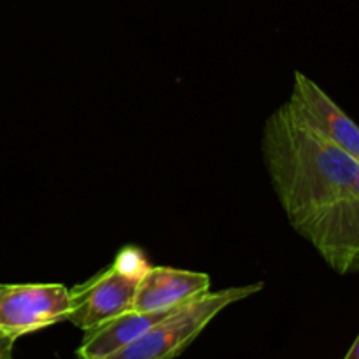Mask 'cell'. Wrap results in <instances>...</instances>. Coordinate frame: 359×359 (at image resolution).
Masks as SVG:
<instances>
[{
	"mask_svg": "<svg viewBox=\"0 0 359 359\" xmlns=\"http://www.w3.org/2000/svg\"><path fill=\"white\" fill-rule=\"evenodd\" d=\"M4 359H14V358H13V353H11V354H7V356L4 358Z\"/></svg>",
	"mask_w": 359,
	"mask_h": 359,
	"instance_id": "cell-11",
	"label": "cell"
},
{
	"mask_svg": "<svg viewBox=\"0 0 359 359\" xmlns=\"http://www.w3.org/2000/svg\"><path fill=\"white\" fill-rule=\"evenodd\" d=\"M179 309V307H177ZM175 311V309H174ZM139 312L128 311L125 314L105 321L97 328L84 332V339L76 351L77 359H104L139 339L144 332L167 318L170 312Z\"/></svg>",
	"mask_w": 359,
	"mask_h": 359,
	"instance_id": "cell-7",
	"label": "cell"
},
{
	"mask_svg": "<svg viewBox=\"0 0 359 359\" xmlns=\"http://www.w3.org/2000/svg\"><path fill=\"white\" fill-rule=\"evenodd\" d=\"M210 290V277L202 272L149 266L139 279L133 300V311H174Z\"/></svg>",
	"mask_w": 359,
	"mask_h": 359,
	"instance_id": "cell-6",
	"label": "cell"
},
{
	"mask_svg": "<svg viewBox=\"0 0 359 359\" xmlns=\"http://www.w3.org/2000/svg\"><path fill=\"white\" fill-rule=\"evenodd\" d=\"M344 359H359V339H356L353 342V346H351L349 353L346 354V358Z\"/></svg>",
	"mask_w": 359,
	"mask_h": 359,
	"instance_id": "cell-10",
	"label": "cell"
},
{
	"mask_svg": "<svg viewBox=\"0 0 359 359\" xmlns=\"http://www.w3.org/2000/svg\"><path fill=\"white\" fill-rule=\"evenodd\" d=\"M284 107L305 128L359 158L356 123L318 83L300 70L294 72L293 90Z\"/></svg>",
	"mask_w": 359,
	"mask_h": 359,
	"instance_id": "cell-4",
	"label": "cell"
},
{
	"mask_svg": "<svg viewBox=\"0 0 359 359\" xmlns=\"http://www.w3.org/2000/svg\"><path fill=\"white\" fill-rule=\"evenodd\" d=\"M263 283L207 291L151 326L139 339L104 359H174L184 353L219 312L259 293Z\"/></svg>",
	"mask_w": 359,
	"mask_h": 359,
	"instance_id": "cell-2",
	"label": "cell"
},
{
	"mask_svg": "<svg viewBox=\"0 0 359 359\" xmlns=\"http://www.w3.org/2000/svg\"><path fill=\"white\" fill-rule=\"evenodd\" d=\"M149 266L151 265L147 262L146 255L142 252V249L135 248V245H125V248L119 249L114 258V263H112V269L116 272L137 280L149 270Z\"/></svg>",
	"mask_w": 359,
	"mask_h": 359,
	"instance_id": "cell-8",
	"label": "cell"
},
{
	"mask_svg": "<svg viewBox=\"0 0 359 359\" xmlns=\"http://www.w3.org/2000/svg\"><path fill=\"white\" fill-rule=\"evenodd\" d=\"M137 284V279L123 276L109 266L84 284L70 290L72 309L67 321L83 332H90L109 319L133 311Z\"/></svg>",
	"mask_w": 359,
	"mask_h": 359,
	"instance_id": "cell-5",
	"label": "cell"
},
{
	"mask_svg": "<svg viewBox=\"0 0 359 359\" xmlns=\"http://www.w3.org/2000/svg\"><path fill=\"white\" fill-rule=\"evenodd\" d=\"M72 309L63 284H0V333L20 337L67 321Z\"/></svg>",
	"mask_w": 359,
	"mask_h": 359,
	"instance_id": "cell-3",
	"label": "cell"
},
{
	"mask_svg": "<svg viewBox=\"0 0 359 359\" xmlns=\"http://www.w3.org/2000/svg\"><path fill=\"white\" fill-rule=\"evenodd\" d=\"M262 156L290 226L339 276L359 270V158L316 135L284 105L263 125Z\"/></svg>",
	"mask_w": 359,
	"mask_h": 359,
	"instance_id": "cell-1",
	"label": "cell"
},
{
	"mask_svg": "<svg viewBox=\"0 0 359 359\" xmlns=\"http://www.w3.org/2000/svg\"><path fill=\"white\" fill-rule=\"evenodd\" d=\"M13 346H14V340L4 335V333H0V359H4L7 354L13 353Z\"/></svg>",
	"mask_w": 359,
	"mask_h": 359,
	"instance_id": "cell-9",
	"label": "cell"
}]
</instances>
